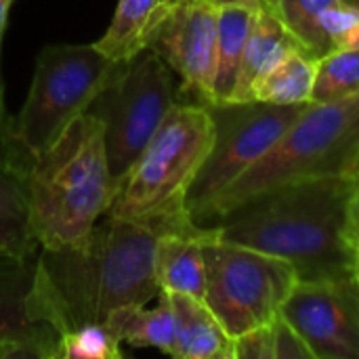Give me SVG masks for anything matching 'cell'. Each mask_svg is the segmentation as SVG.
<instances>
[{
  "instance_id": "cell-1",
  "label": "cell",
  "mask_w": 359,
  "mask_h": 359,
  "mask_svg": "<svg viewBox=\"0 0 359 359\" xmlns=\"http://www.w3.org/2000/svg\"><path fill=\"white\" fill-rule=\"evenodd\" d=\"M351 175L309 179L263 194L215 219L217 238L288 261L299 280L353 278L355 242L349 231Z\"/></svg>"
},
{
  "instance_id": "cell-2",
  "label": "cell",
  "mask_w": 359,
  "mask_h": 359,
  "mask_svg": "<svg viewBox=\"0 0 359 359\" xmlns=\"http://www.w3.org/2000/svg\"><path fill=\"white\" fill-rule=\"evenodd\" d=\"M156 244L151 227L105 215L82 240L40 248V276L63 330L105 324L120 307L151 303L160 294Z\"/></svg>"
},
{
  "instance_id": "cell-3",
  "label": "cell",
  "mask_w": 359,
  "mask_h": 359,
  "mask_svg": "<svg viewBox=\"0 0 359 359\" xmlns=\"http://www.w3.org/2000/svg\"><path fill=\"white\" fill-rule=\"evenodd\" d=\"M116 189L103 126L86 111L29 164V221L40 248L82 240L107 215Z\"/></svg>"
},
{
  "instance_id": "cell-4",
  "label": "cell",
  "mask_w": 359,
  "mask_h": 359,
  "mask_svg": "<svg viewBox=\"0 0 359 359\" xmlns=\"http://www.w3.org/2000/svg\"><path fill=\"white\" fill-rule=\"evenodd\" d=\"M215 141V122L204 103H177L130 170L120 179L107 215L164 231L196 225L185 208Z\"/></svg>"
},
{
  "instance_id": "cell-5",
  "label": "cell",
  "mask_w": 359,
  "mask_h": 359,
  "mask_svg": "<svg viewBox=\"0 0 359 359\" xmlns=\"http://www.w3.org/2000/svg\"><path fill=\"white\" fill-rule=\"evenodd\" d=\"M358 160L359 93L339 101L309 103L271 151L210 204L200 227L280 187L351 175Z\"/></svg>"
},
{
  "instance_id": "cell-6",
  "label": "cell",
  "mask_w": 359,
  "mask_h": 359,
  "mask_svg": "<svg viewBox=\"0 0 359 359\" xmlns=\"http://www.w3.org/2000/svg\"><path fill=\"white\" fill-rule=\"evenodd\" d=\"M118 65L97 44H53L40 50L27 99L11 126L29 160L55 145L88 111Z\"/></svg>"
},
{
  "instance_id": "cell-7",
  "label": "cell",
  "mask_w": 359,
  "mask_h": 359,
  "mask_svg": "<svg viewBox=\"0 0 359 359\" xmlns=\"http://www.w3.org/2000/svg\"><path fill=\"white\" fill-rule=\"evenodd\" d=\"M179 95L175 72L154 48L120 63L101 88L88 111L103 126L107 164L116 183L158 133L179 103Z\"/></svg>"
},
{
  "instance_id": "cell-8",
  "label": "cell",
  "mask_w": 359,
  "mask_h": 359,
  "mask_svg": "<svg viewBox=\"0 0 359 359\" xmlns=\"http://www.w3.org/2000/svg\"><path fill=\"white\" fill-rule=\"evenodd\" d=\"M204 303L236 339L273 322L299 282L297 269L273 255L231 244L206 227Z\"/></svg>"
},
{
  "instance_id": "cell-9",
  "label": "cell",
  "mask_w": 359,
  "mask_h": 359,
  "mask_svg": "<svg viewBox=\"0 0 359 359\" xmlns=\"http://www.w3.org/2000/svg\"><path fill=\"white\" fill-rule=\"evenodd\" d=\"M307 105L263 101L208 103L215 122V141L185 200V208L196 225L202 223L210 204L231 183L271 151Z\"/></svg>"
},
{
  "instance_id": "cell-10",
  "label": "cell",
  "mask_w": 359,
  "mask_h": 359,
  "mask_svg": "<svg viewBox=\"0 0 359 359\" xmlns=\"http://www.w3.org/2000/svg\"><path fill=\"white\" fill-rule=\"evenodd\" d=\"M38 255L0 265V358H61L65 330L42 282Z\"/></svg>"
},
{
  "instance_id": "cell-11",
  "label": "cell",
  "mask_w": 359,
  "mask_h": 359,
  "mask_svg": "<svg viewBox=\"0 0 359 359\" xmlns=\"http://www.w3.org/2000/svg\"><path fill=\"white\" fill-rule=\"evenodd\" d=\"M280 316L313 359H359V288L353 278L299 280Z\"/></svg>"
},
{
  "instance_id": "cell-12",
  "label": "cell",
  "mask_w": 359,
  "mask_h": 359,
  "mask_svg": "<svg viewBox=\"0 0 359 359\" xmlns=\"http://www.w3.org/2000/svg\"><path fill=\"white\" fill-rule=\"evenodd\" d=\"M217 25L219 6L210 0L179 2L149 46L179 76V93L194 95L204 105L212 97Z\"/></svg>"
},
{
  "instance_id": "cell-13",
  "label": "cell",
  "mask_w": 359,
  "mask_h": 359,
  "mask_svg": "<svg viewBox=\"0 0 359 359\" xmlns=\"http://www.w3.org/2000/svg\"><path fill=\"white\" fill-rule=\"evenodd\" d=\"M206 227L191 225L187 229L164 231L156 244V282L160 290L187 294L204 301L206 261H204Z\"/></svg>"
},
{
  "instance_id": "cell-14",
  "label": "cell",
  "mask_w": 359,
  "mask_h": 359,
  "mask_svg": "<svg viewBox=\"0 0 359 359\" xmlns=\"http://www.w3.org/2000/svg\"><path fill=\"white\" fill-rule=\"evenodd\" d=\"M29 164L13 158L0 162V265L40 250L29 221Z\"/></svg>"
},
{
  "instance_id": "cell-15",
  "label": "cell",
  "mask_w": 359,
  "mask_h": 359,
  "mask_svg": "<svg viewBox=\"0 0 359 359\" xmlns=\"http://www.w3.org/2000/svg\"><path fill=\"white\" fill-rule=\"evenodd\" d=\"M179 0H118L105 34L95 42L109 59L124 63L151 46Z\"/></svg>"
},
{
  "instance_id": "cell-16",
  "label": "cell",
  "mask_w": 359,
  "mask_h": 359,
  "mask_svg": "<svg viewBox=\"0 0 359 359\" xmlns=\"http://www.w3.org/2000/svg\"><path fill=\"white\" fill-rule=\"evenodd\" d=\"M168 297L177 316V334L168 355L179 359H233L236 339L223 328L204 301L172 292H168Z\"/></svg>"
},
{
  "instance_id": "cell-17",
  "label": "cell",
  "mask_w": 359,
  "mask_h": 359,
  "mask_svg": "<svg viewBox=\"0 0 359 359\" xmlns=\"http://www.w3.org/2000/svg\"><path fill=\"white\" fill-rule=\"evenodd\" d=\"M294 48H301V44L288 32L282 19L269 8L261 6L255 13L252 27L246 38L242 65L231 101H248L252 84Z\"/></svg>"
},
{
  "instance_id": "cell-18",
  "label": "cell",
  "mask_w": 359,
  "mask_h": 359,
  "mask_svg": "<svg viewBox=\"0 0 359 359\" xmlns=\"http://www.w3.org/2000/svg\"><path fill=\"white\" fill-rule=\"evenodd\" d=\"M156 307L128 305L116 309L107 320L105 328L120 341L133 347H151L162 353H170L177 334V316L168 292L160 290Z\"/></svg>"
},
{
  "instance_id": "cell-19",
  "label": "cell",
  "mask_w": 359,
  "mask_h": 359,
  "mask_svg": "<svg viewBox=\"0 0 359 359\" xmlns=\"http://www.w3.org/2000/svg\"><path fill=\"white\" fill-rule=\"evenodd\" d=\"M316 74L318 59L303 48H294L252 84L248 101L307 105L313 97Z\"/></svg>"
},
{
  "instance_id": "cell-20",
  "label": "cell",
  "mask_w": 359,
  "mask_h": 359,
  "mask_svg": "<svg viewBox=\"0 0 359 359\" xmlns=\"http://www.w3.org/2000/svg\"><path fill=\"white\" fill-rule=\"evenodd\" d=\"M257 11L246 8V6H221L219 8L217 65H215L210 103L231 101L236 82H238V74H240V65H242L246 38L252 27V19H255Z\"/></svg>"
},
{
  "instance_id": "cell-21",
  "label": "cell",
  "mask_w": 359,
  "mask_h": 359,
  "mask_svg": "<svg viewBox=\"0 0 359 359\" xmlns=\"http://www.w3.org/2000/svg\"><path fill=\"white\" fill-rule=\"evenodd\" d=\"M359 0H280L276 15L294 36L303 50L320 59L328 53L322 21L337 8Z\"/></svg>"
},
{
  "instance_id": "cell-22",
  "label": "cell",
  "mask_w": 359,
  "mask_h": 359,
  "mask_svg": "<svg viewBox=\"0 0 359 359\" xmlns=\"http://www.w3.org/2000/svg\"><path fill=\"white\" fill-rule=\"evenodd\" d=\"M359 93V46H339L318 59L311 103H328Z\"/></svg>"
},
{
  "instance_id": "cell-23",
  "label": "cell",
  "mask_w": 359,
  "mask_h": 359,
  "mask_svg": "<svg viewBox=\"0 0 359 359\" xmlns=\"http://www.w3.org/2000/svg\"><path fill=\"white\" fill-rule=\"evenodd\" d=\"M120 341L105 324H82L61 337L63 359H116L122 358Z\"/></svg>"
},
{
  "instance_id": "cell-24",
  "label": "cell",
  "mask_w": 359,
  "mask_h": 359,
  "mask_svg": "<svg viewBox=\"0 0 359 359\" xmlns=\"http://www.w3.org/2000/svg\"><path fill=\"white\" fill-rule=\"evenodd\" d=\"M273 322L236 337L233 359H276Z\"/></svg>"
},
{
  "instance_id": "cell-25",
  "label": "cell",
  "mask_w": 359,
  "mask_h": 359,
  "mask_svg": "<svg viewBox=\"0 0 359 359\" xmlns=\"http://www.w3.org/2000/svg\"><path fill=\"white\" fill-rule=\"evenodd\" d=\"M271 326H273L276 359H313L305 341L282 316H278Z\"/></svg>"
},
{
  "instance_id": "cell-26",
  "label": "cell",
  "mask_w": 359,
  "mask_h": 359,
  "mask_svg": "<svg viewBox=\"0 0 359 359\" xmlns=\"http://www.w3.org/2000/svg\"><path fill=\"white\" fill-rule=\"evenodd\" d=\"M349 231H351V238L353 242H359V181L349 198Z\"/></svg>"
},
{
  "instance_id": "cell-27",
  "label": "cell",
  "mask_w": 359,
  "mask_h": 359,
  "mask_svg": "<svg viewBox=\"0 0 359 359\" xmlns=\"http://www.w3.org/2000/svg\"><path fill=\"white\" fill-rule=\"evenodd\" d=\"M6 133H8V126H6V120H4V105H2V76H0V162H4L8 156H6Z\"/></svg>"
},
{
  "instance_id": "cell-28",
  "label": "cell",
  "mask_w": 359,
  "mask_h": 359,
  "mask_svg": "<svg viewBox=\"0 0 359 359\" xmlns=\"http://www.w3.org/2000/svg\"><path fill=\"white\" fill-rule=\"evenodd\" d=\"M215 6H246V8H261V0H210Z\"/></svg>"
},
{
  "instance_id": "cell-29",
  "label": "cell",
  "mask_w": 359,
  "mask_h": 359,
  "mask_svg": "<svg viewBox=\"0 0 359 359\" xmlns=\"http://www.w3.org/2000/svg\"><path fill=\"white\" fill-rule=\"evenodd\" d=\"M11 4H13V0H0V48H2V38H4V29H6V19H8Z\"/></svg>"
},
{
  "instance_id": "cell-30",
  "label": "cell",
  "mask_w": 359,
  "mask_h": 359,
  "mask_svg": "<svg viewBox=\"0 0 359 359\" xmlns=\"http://www.w3.org/2000/svg\"><path fill=\"white\" fill-rule=\"evenodd\" d=\"M353 280H355V284H358V288H359V242H358V246H355V263H353Z\"/></svg>"
},
{
  "instance_id": "cell-31",
  "label": "cell",
  "mask_w": 359,
  "mask_h": 359,
  "mask_svg": "<svg viewBox=\"0 0 359 359\" xmlns=\"http://www.w3.org/2000/svg\"><path fill=\"white\" fill-rule=\"evenodd\" d=\"M278 4H280V0H261V6H263V8H269L271 13H276Z\"/></svg>"
},
{
  "instance_id": "cell-32",
  "label": "cell",
  "mask_w": 359,
  "mask_h": 359,
  "mask_svg": "<svg viewBox=\"0 0 359 359\" xmlns=\"http://www.w3.org/2000/svg\"><path fill=\"white\" fill-rule=\"evenodd\" d=\"M351 177H355L359 181V160H358V164H355V168H353V172H351Z\"/></svg>"
},
{
  "instance_id": "cell-33",
  "label": "cell",
  "mask_w": 359,
  "mask_h": 359,
  "mask_svg": "<svg viewBox=\"0 0 359 359\" xmlns=\"http://www.w3.org/2000/svg\"><path fill=\"white\" fill-rule=\"evenodd\" d=\"M179 2H191V0H179Z\"/></svg>"
}]
</instances>
